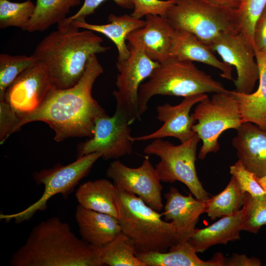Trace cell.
<instances>
[{"label":"cell","instance_id":"cell-20","mask_svg":"<svg viewBox=\"0 0 266 266\" xmlns=\"http://www.w3.org/2000/svg\"><path fill=\"white\" fill-rule=\"evenodd\" d=\"M170 55L175 59L210 66L221 71L222 78L233 80L232 66L218 59L209 46L188 32L175 29Z\"/></svg>","mask_w":266,"mask_h":266},{"label":"cell","instance_id":"cell-37","mask_svg":"<svg viewBox=\"0 0 266 266\" xmlns=\"http://www.w3.org/2000/svg\"><path fill=\"white\" fill-rule=\"evenodd\" d=\"M254 42V50L266 52V8L256 24Z\"/></svg>","mask_w":266,"mask_h":266},{"label":"cell","instance_id":"cell-26","mask_svg":"<svg viewBox=\"0 0 266 266\" xmlns=\"http://www.w3.org/2000/svg\"><path fill=\"white\" fill-rule=\"evenodd\" d=\"M81 0H35L33 16L22 30L43 32L52 25L63 22L70 9L79 5Z\"/></svg>","mask_w":266,"mask_h":266},{"label":"cell","instance_id":"cell-33","mask_svg":"<svg viewBox=\"0 0 266 266\" xmlns=\"http://www.w3.org/2000/svg\"><path fill=\"white\" fill-rule=\"evenodd\" d=\"M230 172L236 180L240 189L253 197L264 196V190L257 182L255 175L238 161L230 167Z\"/></svg>","mask_w":266,"mask_h":266},{"label":"cell","instance_id":"cell-15","mask_svg":"<svg viewBox=\"0 0 266 266\" xmlns=\"http://www.w3.org/2000/svg\"><path fill=\"white\" fill-rule=\"evenodd\" d=\"M207 96L206 94H198L184 97L178 104L168 103L157 107V118L164 122L163 126L155 132L140 136L130 137L132 142L172 137L181 143L191 138L196 133L192 127L196 121L193 114L190 115L192 107Z\"/></svg>","mask_w":266,"mask_h":266},{"label":"cell","instance_id":"cell-25","mask_svg":"<svg viewBox=\"0 0 266 266\" xmlns=\"http://www.w3.org/2000/svg\"><path fill=\"white\" fill-rule=\"evenodd\" d=\"M75 196L78 204L95 211L112 215L117 219L119 209L117 189L113 183L102 178L86 182L79 186Z\"/></svg>","mask_w":266,"mask_h":266},{"label":"cell","instance_id":"cell-38","mask_svg":"<svg viewBox=\"0 0 266 266\" xmlns=\"http://www.w3.org/2000/svg\"><path fill=\"white\" fill-rule=\"evenodd\" d=\"M261 261L255 257H248L245 254H233L226 259L224 266H260Z\"/></svg>","mask_w":266,"mask_h":266},{"label":"cell","instance_id":"cell-17","mask_svg":"<svg viewBox=\"0 0 266 266\" xmlns=\"http://www.w3.org/2000/svg\"><path fill=\"white\" fill-rule=\"evenodd\" d=\"M232 145L244 167L256 177L266 174V131L250 122H243L236 130Z\"/></svg>","mask_w":266,"mask_h":266},{"label":"cell","instance_id":"cell-14","mask_svg":"<svg viewBox=\"0 0 266 266\" xmlns=\"http://www.w3.org/2000/svg\"><path fill=\"white\" fill-rule=\"evenodd\" d=\"M53 86L46 67L36 61L8 87L4 99L20 116L36 109Z\"/></svg>","mask_w":266,"mask_h":266},{"label":"cell","instance_id":"cell-4","mask_svg":"<svg viewBox=\"0 0 266 266\" xmlns=\"http://www.w3.org/2000/svg\"><path fill=\"white\" fill-rule=\"evenodd\" d=\"M117 198L122 232L133 240L137 252H165L183 241L173 222L163 220L162 213L137 196L117 190Z\"/></svg>","mask_w":266,"mask_h":266},{"label":"cell","instance_id":"cell-28","mask_svg":"<svg viewBox=\"0 0 266 266\" xmlns=\"http://www.w3.org/2000/svg\"><path fill=\"white\" fill-rule=\"evenodd\" d=\"M100 248L103 266H145L137 258V250L133 240L122 232Z\"/></svg>","mask_w":266,"mask_h":266},{"label":"cell","instance_id":"cell-31","mask_svg":"<svg viewBox=\"0 0 266 266\" xmlns=\"http://www.w3.org/2000/svg\"><path fill=\"white\" fill-rule=\"evenodd\" d=\"M266 8V0H241L235 9L240 32L254 48L256 24Z\"/></svg>","mask_w":266,"mask_h":266},{"label":"cell","instance_id":"cell-30","mask_svg":"<svg viewBox=\"0 0 266 266\" xmlns=\"http://www.w3.org/2000/svg\"><path fill=\"white\" fill-rule=\"evenodd\" d=\"M34 9L35 4L31 0L22 2L0 0V28L14 27L22 30L33 16Z\"/></svg>","mask_w":266,"mask_h":266},{"label":"cell","instance_id":"cell-16","mask_svg":"<svg viewBox=\"0 0 266 266\" xmlns=\"http://www.w3.org/2000/svg\"><path fill=\"white\" fill-rule=\"evenodd\" d=\"M145 25L131 33L127 38L129 45L142 51L158 63H164L170 55L175 29L166 17L148 15Z\"/></svg>","mask_w":266,"mask_h":266},{"label":"cell","instance_id":"cell-18","mask_svg":"<svg viewBox=\"0 0 266 266\" xmlns=\"http://www.w3.org/2000/svg\"><path fill=\"white\" fill-rule=\"evenodd\" d=\"M166 203L162 213L164 220L173 222L183 240H187L196 229L200 215L204 213L205 202L195 199L191 194L184 196L171 187L165 194Z\"/></svg>","mask_w":266,"mask_h":266},{"label":"cell","instance_id":"cell-34","mask_svg":"<svg viewBox=\"0 0 266 266\" xmlns=\"http://www.w3.org/2000/svg\"><path fill=\"white\" fill-rule=\"evenodd\" d=\"M133 11L131 15L141 19L148 15L166 17L174 0H132Z\"/></svg>","mask_w":266,"mask_h":266},{"label":"cell","instance_id":"cell-12","mask_svg":"<svg viewBox=\"0 0 266 266\" xmlns=\"http://www.w3.org/2000/svg\"><path fill=\"white\" fill-rule=\"evenodd\" d=\"M209 47L223 62L235 68V91L243 94L252 93L259 78V69L254 48L243 34L241 32L223 33Z\"/></svg>","mask_w":266,"mask_h":266},{"label":"cell","instance_id":"cell-5","mask_svg":"<svg viewBox=\"0 0 266 266\" xmlns=\"http://www.w3.org/2000/svg\"><path fill=\"white\" fill-rule=\"evenodd\" d=\"M223 84L199 69L193 62L171 57L160 63L139 88V120L154 96H187L208 93H228Z\"/></svg>","mask_w":266,"mask_h":266},{"label":"cell","instance_id":"cell-11","mask_svg":"<svg viewBox=\"0 0 266 266\" xmlns=\"http://www.w3.org/2000/svg\"><path fill=\"white\" fill-rule=\"evenodd\" d=\"M131 124L119 113L113 115L105 114L95 121L93 135L78 146L77 158L99 153L105 160L117 159L133 151L130 140Z\"/></svg>","mask_w":266,"mask_h":266},{"label":"cell","instance_id":"cell-13","mask_svg":"<svg viewBox=\"0 0 266 266\" xmlns=\"http://www.w3.org/2000/svg\"><path fill=\"white\" fill-rule=\"evenodd\" d=\"M107 176L113 180L117 190L133 194L153 209L164 208L161 180L148 158L138 167L127 166L120 161L110 163Z\"/></svg>","mask_w":266,"mask_h":266},{"label":"cell","instance_id":"cell-7","mask_svg":"<svg viewBox=\"0 0 266 266\" xmlns=\"http://www.w3.org/2000/svg\"><path fill=\"white\" fill-rule=\"evenodd\" d=\"M200 140L196 133L178 145L161 138L155 139L144 148L143 152L160 158L155 169L161 181L181 182L196 199L206 202L210 198L209 195L199 179L195 167L197 146Z\"/></svg>","mask_w":266,"mask_h":266},{"label":"cell","instance_id":"cell-21","mask_svg":"<svg viewBox=\"0 0 266 266\" xmlns=\"http://www.w3.org/2000/svg\"><path fill=\"white\" fill-rule=\"evenodd\" d=\"M75 218L81 238L97 247L107 244L122 233L117 218L79 204L76 208Z\"/></svg>","mask_w":266,"mask_h":266},{"label":"cell","instance_id":"cell-41","mask_svg":"<svg viewBox=\"0 0 266 266\" xmlns=\"http://www.w3.org/2000/svg\"></svg>","mask_w":266,"mask_h":266},{"label":"cell","instance_id":"cell-36","mask_svg":"<svg viewBox=\"0 0 266 266\" xmlns=\"http://www.w3.org/2000/svg\"><path fill=\"white\" fill-rule=\"evenodd\" d=\"M19 116L4 100H0V143L3 144L14 133Z\"/></svg>","mask_w":266,"mask_h":266},{"label":"cell","instance_id":"cell-22","mask_svg":"<svg viewBox=\"0 0 266 266\" xmlns=\"http://www.w3.org/2000/svg\"><path fill=\"white\" fill-rule=\"evenodd\" d=\"M187 240L172 245L166 252H137V258L145 266H224L226 258L218 253L208 261L200 259Z\"/></svg>","mask_w":266,"mask_h":266},{"label":"cell","instance_id":"cell-23","mask_svg":"<svg viewBox=\"0 0 266 266\" xmlns=\"http://www.w3.org/2000/svg\"><path fill=\"white\" fill-rule=\"evenodd\" d=\"M259 69L257 90L250 94L230 91L238 102L243 122L255 124L266 131V52L254 50Z\"/></svg>","mask_w":266,"mask_h":266},{"label":"cell","instance_id":"cell-6","mask_svg":"<svg viewBox=\"0 0 266 266\" xmlns=\"http://www.w3.org/2000/svg\"><path fill=\"white\" fill-rule=\"evenodd\" d=\"M166 17L175 29L191 33L209 46L223 33L240 32L235 9L203 0H174Z\"/></svg>","mask_w":266,"mask_h":266},{"label":"cell","instance_id":"cell-10","mask_svg":"<svg viewBox=\"0 0 266 266\" xmlns=\"http://www.w3.org/2000/svg\"><path fill=\"white\" fill-rule=\"evenodd\" d=\"M128 46L130 50L128 58L116 62V89L113 94L116 103L115 111L132 124L136 119L139 120L138 96L140 85L160 63L142 51Z\"/></svg>","mask_w":266,"mask_h":266},{"label":"cell","instance_id":"cell-32","mask_svg":"<svg viewBox=\"0 0 266 266\" xmlns=\"http://www.w3.org/2000/svg\"><path fill=\"white\" fill-rule=\"evenodd\" d=\"M244 203L247 212L242 230L256 233L266 225V195L253 197L246 193Z\"/></svg>","mask_w":266,"mask_h":266},{"label":"cell","instance_id":"cell-29","mask_svg":"<svg viewBox=\"0 0 266 266\" xmlns=\"http://www.w3.org/2000/svg\"><path fill=\"white\" fill-rule=\"evenodd\" d=\"M36 61L32 55L13 56L0 55V100L4 99L5 92L14 80Z\"/></svg>","mask_w":266,"mask_h":266},{"label":"cell","instance_id":"cell-27","mask_svg":"<svg viewBox=\"0 0 266 266\" xmlns=\"http://www.w3.org/2000/svg\"><path fill=\"white\" fill-rule=\"evenodd\" d=\"M245 194L232 176L223 191L205 202L204 213L212 220L233 214L242 208Z\"/></svg>","mask_w":266,"mask_h":266},{"label":"cell","instance_id":"cell-19","mask_svg":"<svg viewBox=\"0 0 266 266\" xmlns=\"http://www.w3.org/2000/svg\"><path fill=\"white\" fill-rule=\"evenodd\" d=\"M246 212L244 202L242 208L235 213L223 216L206 228L196 229L188 240L189 243L197 253H203L212 246L240 239Z\"/></svg>","mask_w":266,"mask_h":266},{"label":"cell","instance_id":"cell-24","mask_svg":"<svg viewBox=\"0 0 266 266\" xmlns=\"http://www.w3.org/2000/svg\"><path fill=\"white\" fill-rule=\"evenodd\" d=\"M73 26L100 33L109 38L115 45L118 51L117 61L126 60L130 54L129 46L126 43L128 35L133 31L145 25V21L137 19L130 15H115L110 14L108 23L98 25L84 21H73Z\"/></svg>","mask_w":266,"mask_h":266},{"label":"cell","instance_id":"cell-8","mask_svg":"<svg viewBox=\"0 0 266 266\" xmlns=\"http://www.w3.org/2000/svg\"><path fill=\"white\" fill-rule=\"evenodd\" d=\"M100 153H90L66 165H57L52 168L43 169L33 173L36 183L44 186V191L35 202L22 211L13 214L1 213L0 218L6 222L13 220L19 224L30 220L37 212L46 209L48 200L57 194L67 198L81 179L90 172L94 164L100 158Z\"/></svg>","mask_w":266,"mask_h":266},{"label":"cell","instance_id":"cell-35","mask_svg":"<svg viewBox=\"0 0 266 266\" xmlns=\"http://www.w3.org/2000/svg\"><path fill=\"white\" fill-rule=\"evenodd\" d=\"M106 0H84L80 9L74 15L67 17L58 26H64L73 21H84L87 16L93 14L100 5ZM120 7L128 9H133L132 0H112Z\"/></svg>","mask_w":266,"mask_h":266},{"label":"cell","instance_id":"cell-1","mask_svg":"<svg viewBox=\"0 0 266 266\" xmlns=\"http://www.w3.org/2000/svg\"><path fill=\"white\" fill-rule=\"evenodd\" d=\"M103 71L96 55H91L78 82L66 89L52 86L36 109L19 116L14 133L26 124L42 121L54 131L57 142L70 137H91L96 120L106 114L92 95L94 84Z\"/></svg>","mask_w":266,"mask_h":266},{"label":"cell","instance_id":"cell-9","mask_svg":"<svg viewBox=\"0 0 266 266\" xmlns=\"http://www.w3.org/2000/svg\"><path fill=\"white\" fill-rule=\"evenodd\" d=\"M197 124L192 129L202 142L198 158L204 159L220 149L218 138L226 130H236L243 123L238 102L228 93H214L199 102L193 113Z\"/></svg>","mask_w":266,"mask_h":266},{"label":"cell","instance_id":"cell-2","mask_svg":"<svg viewBox=\"0 0 266 266\" xmlns=\"http://www.w3.org/2000/svg\"><path fill=\"white\" fill-rule=\"evenodd\" d=\"M11 266H102L100 248L79 238L58 217L36 225L13 253Z\"/></svg>","mask_w":266,"mask_h":266},{"label":"cell","instance_id":"cell-40","mask_svg":"<svg viewBox=\"0 0 266 266\" xmlns=\"http://www.w3.org/2000/svg\"><path fill=\"white\" fill-rule=\"evenodd\" d=\"M255 177L257 182L262 187L266 194V174L261 177H257L256 176Z\"/></svg>","mask_w":266,"mask_h":266},{"label":"cell","instance_id":"cell-3","mask_svg":"<svg viewBox=\"0 0 266 266\" xmlns=\"http://www.w3.org/2000/svg\"><path fill=\"white\" fill-rule=\"evenodd\" d=\"M102 42L94 32L70 23L44 37L32 55L46 67L53 85L66 89L80 80L91 55L110 49Z\"/></svg>","mask_w":266,"mask_h":266},{"label":"cell","instance_id":"cell-39","mask_svg":"<svg viewBox=\"0 0 266 266\" xmlns=\"http://www.w3.org/2000/svg\"><path fill=\"white\" fill-rule=\"evenodd\" d=\"M215 6L223 8L235 10L239 6L241 0H203Z\"/></svg>","mask_w":266,"mask_h":266}]
</instances>
